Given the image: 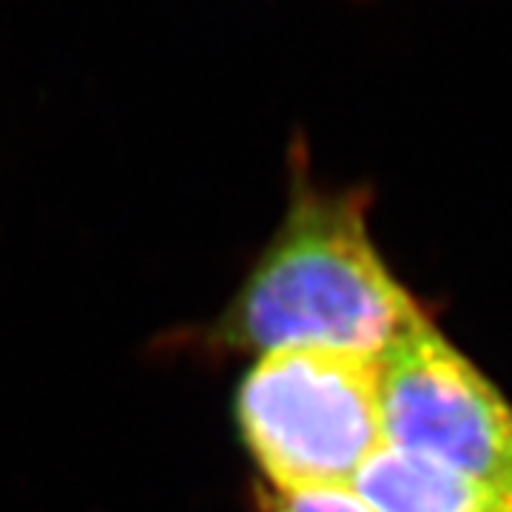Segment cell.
I'll use <instances>...</instances> for the list:
<instances>
[{
	"label": "cell",
	"mask_w": 512,
	"mask_h": 512,
	"mask_svg": "<svg viewBox=\"0 0 512 512\" xmlns=\"http://www.w3.org/2000/svg\"><path fill=\"white\" fill-rule=\"evenodd\" d=\"M427 322L376 254L362 194L299 185L291 211L228 311L208 330L217 348H322L382 359Z\"/></svg>",
	"instance_id": "6da1fadb"
},
{
	"label": "cell",
	"mask_w": 512,
	"mask_h": 512,
	"mask_svg": "<svg viewBox=\"0 0 512 512\" xmlns=\"http://www.w3.org/2000/svg\"><path fill=\"white\" fill-rule=\"evenodd\" d=\"M237 421L276 493L350 487L384 447L379 362L322 348L265 353L239 384Z\"/></svg>",
	"instance_id": "7a4b0ae2"
},
{
	"label": "cell",
	"mask_w": 512,
	"mask_h": 512,
	"mask_svg": "<svg viewBox=\"0 0 512 512\" xmlns=\"http://www.w3.org/2000/svg\"><path fill=\"white\" fill-rule=\"evenodd\" d=\"M384 444L512 501V407L427 322L379 359Z\"/></svg>",
	"instance_id": "3957f363"
},
{
	"label": "cell",
	"mask_w": 512,
	"mask_h": 512,
	"mask_svg": "<svg viewBox=\"0 0 512 512\" xmlns=\"http://www.w3.org/2000/svg\"><path fill=\"white\" fill-rule=\"evenodd\" d=\"M350 490L376 512H512V501L433 461L384 444Z\"/></svg>",
	"instance_id": "277c9868"
},
{
	"label": "cell",
	"mask_w": 512,
	"mask_h": 512,
	"mask_svg": "<svg viewBox=\"0 0 512 512\" xmlns=\"http://www.w3.org/2000/svg\"><path fill=\"white\" fill-rule=\"evenodd\" d=\"M268 512H376L367 507L350 487L333 490H299L276 493L268 490Z\"/></svg>",
	"instance_id": "5b68a950"
}]
</instances>
